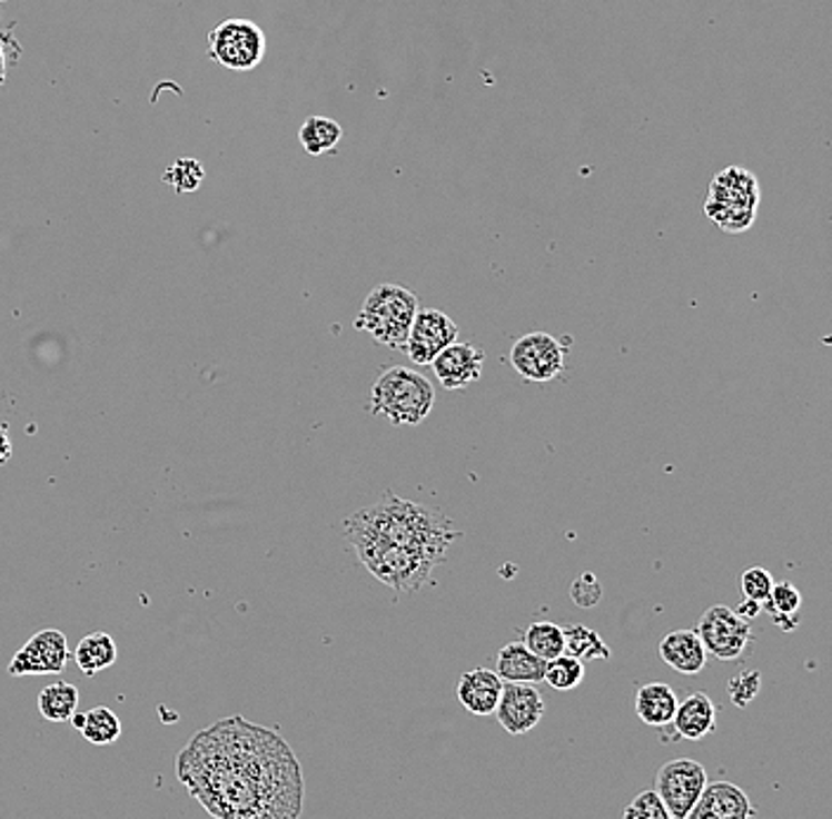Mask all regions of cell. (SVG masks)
I'll return each mask as SVG.
<instances>
[{
    "label": "cell",
    "mask_w": 832,
    "mask_h": 819,
    "mask_svg": "<svg viewBox=\"0 0 832 819\" xmlns=\"http://www.w3.org/2000/svg\"><path fill=\"white\" fill-rule=\"evenodd\" d=\"M495 716L508 734H527L544 716V699L535 684L504 682Z\"/></svg>",
    "instance_id": "7c38bea8"
},
{
    "label": "cell",
    "mask_w": 832,
    "mask_h": 819,
    "mask_svg": "<svg viewBox=\"0 0 832 819\" xmlns=\"http://www.w3.org/2000/svg\"><path fill=\"white\" fill-rule=\"evenodd\" d=\"M416 313H419V299L412 289L384 283L367 294L363 310L355 318V327L369 334L376 344L405 351Z\"/></svg>",
    "instance_id": "277c9868"
},
{
    "label": "cell",
    "mask_w": 832,
    "mask_h": 819,
    "mask_svg": "<svg viewBox=\"0 0 832 819\" xmlns=\"http://www.w3.org/2000/svg\"><path fill=\"white\" fill-rule=\"evenodd\" d=\"M435 405V388L428 377L405 365L388 367L372 386L369 410L395 426L422 424Z\"/></svg>",
    "instance_id": "3957f363"
},
{
    "label": "cell",
    "mask_w": 832,
    "mask_h": 819,
    "mask_svg": "<svg viewBox=\"0 0 832 819\" xmlns=\"http://www.w3.org/2000/svg\"><path fill=\"white\" fill-rule=\"evenodd\" d=\"M69 661V644L65 632L48 628L36 632V635L17 651L8 665V675L24 678V675H50L62 673Z\"/></svg>",
    "instance_id": "8fae6325"
},
{
    "label": "cell",
    "mask_w": 832,
    "mask_h": 819,
    "mask_svg": "<svg viewBox=\"0 0 832 819\" xmlns=\"http://www.w3.org/2000/svg\"><path fill=\"white\" fill-rule=\"evenodd\" d=\"M430 365L435 372V379H438L447 391H464L483 377L485 351L481 346L454 342L445 351H440L438 358Z\"/></svg>",
    "instance_id": "4fadbf2b"
},
{
    "label": "cell",
    "mask_w": 832,
    "mask_h": 819,
    "mask_svg": "<svg viewBox=\"0 0 832 819\" xmlns=\"http://www.w3.org/2000/svg\"><path fill=\"white\" fill-rule=\"evenodd\" d=\"M12 457V441L6 426H0V464H6Z\"/></svg>",
    "instance_id": "e575fe53"
},
{
    "label": "cell",
    "mask_w": 832,
    "mask_h": 819,
    "mask_svg": "<svg viewBox=\"0 0 832 819\" xmlns=\"http://www.w3.org/2000/svg\"><path fill=\"white\" fill-rule=\"evenodd\" d=\"M634 705H636V716L643 724H648V728H667V724H672L674 720L679 699L670 684L651 682V684H643L636 692Z\"/></svg>",
    "instance_id": "d6986e66"
},
{
    "label": "cell",
    "mask_w": 832,
    "mask_h": 819,
    "mask_svg": "<svg viewBox=\"0 0 832 819\" xmlns=\"http://www.w3.org/2000/svg\"><path fill=\"white\" fill-rule=\"evenodd\" d=\"M760 611H762V604H756V602H752V600H745L741 606L735 609L737 619H743L745 623H750V621H754L756 616H760Z\"/></svg>",
    "instance_id": "836d02e7"
},
{
    "label": "cell",
    "mask_w": 832,
    "mask_h": 819,
    "mask_svg": "<svg viewBox=\"0 0 832 819\" xmlns=\"http://www.w3.org/2000/svg\"><path fill=\"white\" fill-rule=\"evenodd\" d=\"M697 638L703 642L707 657L719 661H735L745 654L752 640V628L737 613L724 604L710 606L697 623Z\"/></svg>",
    "instance_id": "9c48e42d"
},
{
    "label": "cell",
    "mask_w": 832,
    "mask_h": 819,
    "mask_svg": "<svg viewBox=\"0 0 832 819\" xmlns=\"http://www.w3.org/2000/svg\"><path fill=\"white\" fill-rule=\"evenodd\" d=\"M567 346L548 332H529L511 346L508 363L525 382H552L565 369Z\"/></svg>",
    "instance_id": "ba28073f"
},
{
    "label": "cell",
    "mask_w": 832,
    "mask_h": 819,
    "mask_svg": "<svg viewBox=\"0 0 832 819\" xmlns=\"http://www.w3.org/2000/svg\"><path fill=\"white\" fill-rule=\"evenodd\" d=\"M529 651H533L535 657H539L542 661H552L556 657H561L565 651V640H563V628L552 623V621H539V623H533L527 630L525 635L521 640Z\"/></svg>",
    "instance_id": "d4e9b609"
},
{
    "label": "cell",
    "mask_w": 832,
    "mask_h": 819,
    "mask_svg": "<svg viewBox=\"0 0 832 819\" xmlns=\"http://www.w3.org/2000/svg\"><path fill=\"white\" fill-rule=\"evenodd\" d=\"M762 690V675L756 670H745V673L735 675L729 682V694L731 701L737 705V709H747V705L756 699Z\"/></svg>",
    "instance_id": "4dcf8cb0"
},
{
    "label": "cell",
    "mask_w": 832,
    "mask_h": 819,
    "mask_svg": "<svg viewBox=\"0 0 832 819\" xmlns=\"http://www.w3.org/2000/svg\"><path fill=\"white\" fill-rule=\"evenodd\" d=\"M178 779L216 819H298L303 774L275 730L241 716L197 732L178 756Z\"/></svg>",
    "instance_id": "6da1fadb"
},
{
    "label": "cell",
    "mask_w": 832,
    "mask_h": 819,
    "mask_svg": "<svg viewBox=\"0 0 832 819\" xmlns=\"http://www.w3.org/2000/svg\"><path fill=\"white\" fill-rule=\"evenodd\" d=\"M764 606L771 613V621L775 625L783 630H792V628H798V619L794 616H798V611L802 606V592L785 581L773 583Z\"/></svg>",
    "instance_id": "cb8c5ba5"
},
{
    "label": "cell",
    "mask_w": 832,
    "mask_h": 819,
    "mask_svg": "<svg viewBox=\"0 0 832 819\" xmlns=\"http://www.w3.org/2000/svg\"><path fill=\"white\" fill-rule=\"evenodd\" d=\"M544 665L546 661L535 657L523 642H508L497 654L495 673L502 682L537 684L544 682Z\"/></svg>",
    "instance_id": "ac0fdd59"
},
{
    "label": "cell",
    "mask_w": 832,
    "mask_h": 819,
    "mask_svg": "<svg viewBox=\"0 0 832 819\" xmlns=\"http://www.w3.org/2000/svg\"><path fill=\"white\" fill-rule=\"evenodd\" d=\"M571 594H573V602L582 609H590V606H596L598 600H601V583L596 581L594 573H582L580 579L573 583L571 588Z\"/></svg>",
    "instance_id": "1f68e13d"
},
{
    "label": "cell",
    "mask_w": 832,
    "mask_h": 819,
    "mask_svg": "<svg viewBox=\"0 0 832 819\" xmlns=\"http://www.w3.org/2000/svg\"><path fill=\"white\" fill-rule=\"evenodd\" d=\"M582 680H584V663L567 654L546 661L544 665V682H548V687H554V690L558 692L577 690Z\"/></svg>",
    "instance_id": "4316f807"
},
{
    "label": "cell",
    "mask_w": 832,
    "mask_h": 819,
    "mask_svg": "<svg viewBox=\"0 0 832 819\" xmlns=\"http://www.w3.org/2000/svg\"><path fill=\"white\" fill-rule=\"evenodd\" d=\"M76 709H79V690L65 680L43 687L38 694V711L48 722H69Z\"/></svg>",
    "instance_id": "7402d4cb"
},
{
    "label": "cell",
    "mask_w": 832,
    "mask_h": 819,
    "mask_svg": "<svg viewBox=\"0 0 832 819\" xmlns=\"http://www.w3.org/2000/svg\"><path fill=\"white\" fill-rule=\"evenodd\" d=\"M86 741L95 743V747H109V743L121 737V720L107 705H95L86 713L83 728L79 730Z\"/></svg>",
    "instance_id": "484cf974"
},
{
    "label": "cell",
    "mask_w": 832,
    "mask_h": 819,
    "mask_svg": "<svg viewBox=\"0 0 832 819\" xmlns=\"http://www.w3.org/2000/svg\"><path fill=\"white\" fill-rule=\"evenodd\" d=\"M660 659L681 675H697L707 665V651L695 630H674L660 640Z\"/></svg>",
    "instance_id": "2e32d148"
},
{
    "label": "cell",
    "mask_w": 832,
    "mask_h": 819,
    "mask_svg": "<svg viewBox=\"0 0 832 819\" xmlns=\"http://www.w3.org/2000/svg\"><path fill=\"white\" fill-rule=\"evenodd\" d=\"M773 583V575L762 566H752L741 575V590L745 594V600H752L756 604H764L769 600Z\"/></svg>",
    "instance_id": "f546056e"
},
{
    "label": "cell",
    "mask_w": 832,
    "mask_h": 819,
    "mask_svg": "<svg viewBox=\"0 0 832 819\" xmlns=\"http://www.w3.org/2000/svg\"><path fill=\"white\" fill-rule=\"evenodd\" d=\"M565 651L563 654L573 657L577 661H608L611 659V647L601 640L596 630L586 625H571L563 630Z\"/></svg>",
    "instance_id": "603a6c76"
},
{
    "label": "cell",
    "mask_w": 832,
    "mask_h": 819,
    "mask_svg": "<svg viewBox=\"0 0 832 819\" xmlns=\"http://www.w3.org/2000/svg\"><path fill=\"white\" fill-rule=\"evenodd\" d=\"M459 327L447 313L424 308L414 315V323L407 334L405 351L407 358L416 365H430L438 353L445 351L449 344L457 342Z\"/></svg>",
    "instance_id": "30bf717a"
},
{
    "label": "cell",
    "mask_w": 832,
    "mask_h": 819,
    "mask_svg": "<svg viewBox=\"0 0 832 819\" xmlns=\"http://www.w3.org/2000/svg\"><path fill=\"white\" fill-rule=\"evenodd\" d=\"M707 785V772L697 760L676 758L657 770L653 791L662 800V806L667 808L672 819H684L697 803V798L703 796Z\"/></svg>",
    "instance_id": "52a82bcc"
},
{
    "label": "cell",
    "mask_w": 832,
    "mask_h": 819,
    "mask_svg": "<svg viewBox=\"0 0 832 819\" xmlns=\"http://www.w3.org/2000/svg\"><path fill=\"white\" fill-rule=\"evenodd\" d=\"M622 819H672V815L662 806V800L655 791H641L632 803L624 808Z\"/></svg>",
    "instance_id": "f1b7e54d"
},
{
    "label": "cell",
    "mask_w": 832,
    "mask_h": 819,
    "mask_svg": "<svg viewBox=\"0 0 832 819\" xmlns=\"http://www.w3.org/2000/svg\"><path fill=\"white\" fill-rule=\"evenodd\" d=\"M760 211V180L745 166H726L712 182L705 214L719 230L737 235L754 226Z\"/></svg>",
    "instance_id": "5b68a950"
},
{
    "label": "cell",
    "mask_w": 832,
    "mask_h": 819,
    "mask_svg": "<svg viewBox=\"0 0 832 819\" xmlns=\"http://www.w3.org/2000/svg\"><path fill=\"white\" fill-rule=\"evenodd\" d=\"M204 178H206V171L197 159H178L170 164L161 176V180L168 185V188L176 190L178 195L199 190Z\"/></svg>",
    "instance_id": "83f0119b"
},
{
    "label": "cell",
    "mask_w": 832,
    "mask_h": 819,
    "mask_svg": "<svg viewBox=\"0 0 832 819\" xmlns=\"http://www.w3.org/2000/svg\"><path fill=\"white\" fill-rule=\"evenodd\" d=\"M117 642H113V638L107 635V632H90V635H86L73 649V661L88 678L111 668L117 663Z\"/></svg>",
    "instance_id": "ffe728a7"
},
{
    "label": "cell",
    "mask_w": 832,
    "mask_h": 819,
    "mask_svg": "<svg viewBox=\"0 0 832 819\" xmlns=\"http://www.w3.org/2000/svg\"><path fill=\"white\" fill-rule=\"evenodd\" d=\"M756 815L747 793L731 781L707 785L684 819H752Z\"/></svg>",
    "instance_id": "5bb4252c"
},
{
    "label": "cell",
    "mask_w": 832,
    "mask_h": 819,
    "mask_svg": "<svg viewBox=\"0 0 832 819\" xmlns=\"http://www.w3.org/2000/svg\"><path fill=\"white\" fill-rule=\"evenodd\" d=\"M672 724L681 739H705L716 730V705L705 692H693L676 705Z\"/></svg>",
    "instance_id": "e0dca14e"
},
{
    "label": "cell",
    "mask_w": 832,
    "mask_h": 819,
    "mask_svg": "<svg viewBox=\"0 0 832 819\" xmlns=\"http://www.w3.org/2000/svg\"><path fill=\"white\" fill-rule=\"evenodd\" d=\"M265 31L251 20L232 17L208 33V58L230 71H254L265 60Z\"/></svg>",
    "instance_id": "8992f818"
},
{
    "label": "cell",
    "mask_w": 832,
    "mask_h": 819,
    "mask_svg": "<svg viewBox=\"0 0 832 819\" xmlns=\"http://www.w3.org/2000/svg\"><path fill=\"white\" fill-rule=\"evenodd\" d=\"M83 720H86V713H73V716L69 718V722L73 724L76 730H81V728H83Z\"/></svg>",
    "instance_id": "d590c367"
},
{
    "label": "cell",
    "mask_w": 832,
    "mask_h": 819,
    "mask_svg": "<svg viewBox=\"0 0 832 819\" xmlns=\"http://www.w3.org/2000/svg\"><path fill=\"white\" fill-rule=\"evenodd\" d=\"M504 690L502 678L495 670L476 668L464 673L457 682V699L471 716H492Z\"/></svg>",
    "instance_id": "9a60e30c"
},
{
    "label": "cell",
    "mask_w": 832,
    "mask_h": 819,
    "mask_svg": "<svg viewBox=\"0 0 832 819\" xmlns=\"http://www.w3.org/2000/svg\"><path fill=\"white\" fill-rule=\"evenodd\" d=\"M340 138H344V128H340V124L329 117H308L298 130V140L303 145V150L313 157L334 152L340 145Z\"/></svg>",
    "instance_id": "44dd1931"
},
{
    "label": "cell",
    "mask_w": 832,
    "mask_h": 819,
    "mask_svg": "<svg viewBox=\"0 0 832 819\" xmlns=\"http://www.w3.org/2000/svg\"><path fill=\"white\" fill-rule=\"evenodd\" d=\"M12 65V52H10V41H6L3 36H0V86H3L6 77H8V69Z\"/></svg>",
    "instance_id": "d6a6232c"
},
{
    "label": "cell",
    "mask_w": 832,
    "mask_h": 819,
    "mask_svg": "<svg viewBox=\"0 0 832 819\" xmlns=\"http://www.w3.org/2000/svg\"><path fill=\"white\" fill-rule=\"evenodd\" d=\"M357 560L395 594L422 590L464 533L435 507L386 493L344 521Z\"/></svg>",
    "instance_id": "7a4b0ae2"
}]
</instances>
